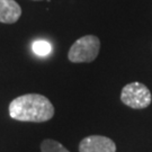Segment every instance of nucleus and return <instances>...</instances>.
I'll list each match as a JSON object with an SVG mask.
<instances>
[{
    "instance_id": "f257e3e1",
    "label": "nucleus",
    "mask_w": 152,
    "mask_h": 152,
    "mask_svg": "<svg viewBox=\"0 0 152 152\" xmlns=\"http://www.w3.org/2000/svg\"><path fill=\"white\" fill-rule=\"evenodd\" d=\"M11 118L20 122L43 123L54 116V106L48 97L39 94H26L9 104Z\"/></svg>"
},
{
    "instance_id": "0eeeda50",
    "label": "nucleus",
    "mask_w": 152,
    "mask_h": 152,
    "mask_svg": "<svg viewBox=\"0 0 152 152\" xmlns=\"http://www.w3.org/2000/svg\"><path fill=\"white\" fill-rule=\"evenodd\" d=\"M32 50L33 52L38 56H46L51 53L52 46L49 42L43 41V39H38V41H35L32 44Z\"/></svg>"
},
{
    "instance_id": "f03ea898",
    "label": "nucleus",
    "mask_w": 152,
    "mask_h": 152,
    "mask_svg": "<svg viewBox=\"0 0 152 152\" xmlns=\"http://www.w3.org/2000/svg\"><path fill=\"white\" fill-rule=\"evenodd\" d=\"M100 50V41L95 35L78 38L69 50L68 59L73 63H87L96 60Z\"/></svg>"
},
{
    "instance_id": "20e7f679",
    "label": "nucleus",
    "mask_w": 152,
    "mask_h": 152,
    "mask_svg": "<svg viewBox=\"0 0 152 152\" xmlns=\"http://www.w3.org/2000/svg\"><path fill=\"white\" fill-rule=\"evenodd\" d=\"M79 152H116V144L107 136L89 135L81 140Z\"/></svg>"
},
{
    "instance_id": "7ed1b4c3",
    "label": "nucleus",
    "mask_w": 152,
    "mask_h": 152,
    "mask_svg": "<svg viewBox=\"0 0 152 152\" xmlns=\"http://www.w3.org/2000/svg\"><path fill=\"white\" fill-rule=\"evenodd\" d=\"M121 100L131 108H147L151 104V92L145 85L141 82H131L126 85L121 92Z\"/></svg>"
},
{
    "instance_id": "39448f33",
    "label": "nucleus",
    "mask_w": 152,
    "mask_h": 152,
    "mask_svg": "<svg viewBox=\"0 0 152 152\" xmlns=\"http://www.w3.org/2000/svg\"><path fill=\"white\" fill-rule=\"evenodd\" d=\"M22 16V8L15 0H0V23L14 24Z\"/></svg>"
},
{
    "instance_id": "423d86ee",
    "label": "nucleus",
    "mask_w": 152,
    "mask_h": 152,
    "mask_svg": "<svg viewBox=\"0 0 152 152\" xmlns=\"http://www.w3.org/2000/svg\"><path fill=\"white\" fill-rule=\"evenodd\" d=\"M41 152H70L65 147H63L60 142L46 139L41 143Z\"/></svg>"
},
{
    "instance_id": "6e6552de",
    "label": "nucleus",
    "mask_w": 152,
    "mask_h": 152,
    "mask_svg": "<svg viewBox=\"0 0 152 152\" xmlns=\"http://www.w3.org/2000/svg\"><path fill=\"white\" fill-rule=\"evenodd\" d=\"M35 1H41V0H35Z\"/></svg>"
}]
</instances>
